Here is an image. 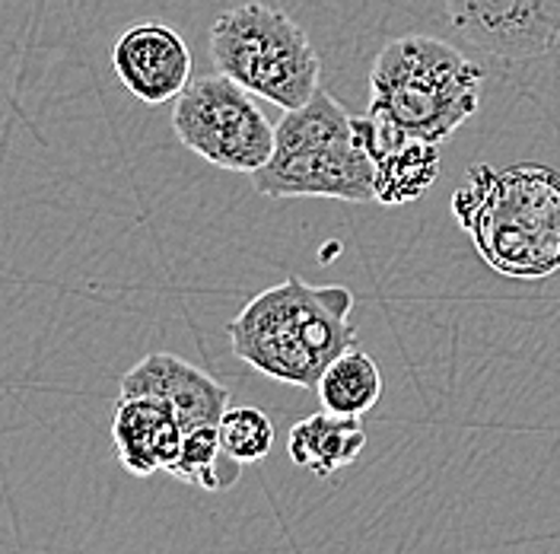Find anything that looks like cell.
<instances>
[{"label": "cell", "instance_id": "cell-1", "mask_svg": "<svg viewBox=\"0 0 560 554\" xmlns=\"http://www.w3.org/2000/svg\"><path fill=\"white\" fill-rule=\"evenodd\" d=\"M453 217L490 272L545 280L560 272V170L548 163L471 166L453 192Z\"/></svg>", "mask_w": 560, "mask_h": 554}, {"label": "cell", "instance_id": "cell-2", "mask_svg": "<svg viewBox=\"0 0 560 554\" xmlns=\"http://www.w3.org/2000/svg\"><path fill=\"white\" fill-rule=\"evenodd\" d=\"M348 287H313L290 275L261 290L226 325L233 354L271 380L315 389L325 367L357 345Z\"/></svg>", "mask_w": 560, "mask_h": 554}, {"label": "cell", "instance_id": "cell-3", "mask_svg": "<svg viewBox=\"0 0 560 554\" xmlns=\"http://www.w3.org/2000/svg\"><path fill=\"white\" fill-rule=\"evenodd\" d=\"M485 70L433 35H401L376 55L370 108L415 138L446 143L481 105Z\"/></svg>", "mask_w": 560, "mask_h": 554}, {"label": "cell", "instance_id": "cell-4", "mask_svg": "<svg viewBox=\"0 0 560 554\" xmlns=\"http://www.w3.org/2000/svg\"><path fill=\"white\" fill-rule=\"evenodd\" d=\"M376 170L353 135V115L328 90L275 125V153L252 173V188L265 198H335L370 205Z\"/></svg>", "mask_w": 560, "mask_h": 554}, {"label": "cell", "instance_id": "cell-5", "mask_svg": "<svg viewBox=\"0 0 560 554\" xmlns=\"http://www.w3.org/2000/svg\"><path fill=\"white\" fill-rule=\"evenodd\" d=\"M210 61L252 96L300 108L322 86V61L306 30L271 3H240L210 26Z\"/></svg>", "mask_w": 560, "mask_h": 554}, {"label": "cell", "instance_id": "cell-6", "mask_svg": "<svg viewBox=\"0 0 560 554\" xmlns=\"http://www.w3.org/2000/svg\"><path fill=\"white\" fill-rule=\"evenodd\" d=\"M175 138L226 173H258L275 153V125L255 96L223 73L195 77L175 96Z\"/></svg>", "mask_w": 560, "mask_h": 554}, {"label": "cell", "instance_id": "cell-7", "mask_svg": "<svg viewBox=\"0 0 560 554\" xmlns=\"http://www.w3.org/2000/svg\"><path fill=\"white\" fill-rule=\"evenodd\" d=\"M453 33L497 61H535L560 45V0H443Z\"/></svg>", "mask_w": 560, "mask_h": 554}, {"label": "cell", "instance_id": "cell-8", "mask_svg": "<svg viewBox=\"0 0 560 554\" xmlns=\"http://www.w3.org/2000/svg\"><path fill=\"white\" fill-rule=\"evenodd\" d=\"M353 135L370 153L376 170V182H373L376 205L398 208L418 201L440 178V143L415 138L373 112L353 115Z\"/></svg>", "mask_w": 560, "mask_h": 554}, {"label": "cell", "instance_id": "cell-9", "mask_svg": "<svg viewBox=\"0 0 560 554\" xmlns=\"http://www.w3.org/2000/svg\"><path fill=\"white\" fill-rule=\"evenodd\" d=\"M112 68L121 86L147 105L175 100L191 80V48L166 23H138L115 38Z\"/></svg>", "mask_w": 560, "mask_h": 554}, {"label": "cell", "instance_id": "cell-10", "mask_svg": "<svg viewBox=\"0 0 560 554\" xmlns=\"http://www.w3.org/2000/svg\"><path fill=\"white\" fill-rule=\"evenodd\" d=\"M121 395H147L163 402L182 430L217 424L230 408V392L208 370L182 360L178 354H147L121 377Z\"/></svg>", "mask_w": 560, "mask_h": 554}, {"label": "cell", "instance_id": "cell-11", "mask_svg": "<svg viewBox=\"0 0 560 554\" xmlns=\"http://www.w3.org/2000/svg\"><path fill=\"white\" fill-rule=\"evenodd\" d=\"M182 424L156 399L121 395L112 415V443L121 469L135 478H150L153 472H166L182 447Z\"/></svg>", "mask_w": 560, "mask_h": 554}, {"label": "cell", "instance_id": "cell-12", "mask_svg": "<svg viewBox=\"0 0 560 554\" xmlns=\"http://www.w3.org/2000/svg\"><path fill=\"white\" fill-rule=\"evenodd\" d=\"M363 447L366 434L360 427V417H341L331 412L296 420L287 437L290 459L318 478H331L335 472L348 469L350 462H357Z\"/></svg>", "mask_w": 560, "mask_h": 554}, {"label": "cell", "instance_id": "cell-13", "mask_svg": "<svg viewBox=\"0 0 560 554\" xmlns=\"http://www.w3.org/2000/svg\"><path fill=\"white\" fill-rule=\"evenodd\" d=\"M315 395L322 408L331 415L363 417L383 399V373L366 350L353 345L325 367L315 385Z\"/></svg>", "mask_w": 560, "mask_h": 554}, {"label": "cell", "instance_id": "cell-14", "mask_svg": "<svg viewBox=\"0 0 560 554\" xmlns=\"http://www.w3.org/2000/svg\"><path fill=\"white\" fill-rule=\"evenodd\" d=\"M166 472L173 478H178L182 485H191L198 490H208V494H220V490H230L240 482L243 462H236L230 452L220 447L217 424H208V427L185 430L178 455H175V462Z\"/></svg>", "mask_w": 560, "mask_h": 554}, {"label": "cell", "instance_id": "cell-15", "mask_svg": "<svg viewBox=\"0 0 560 554\" xmlns=\"http://www.w3.org/2000/svg\"><path fill=\"white\" fill-rule=\"evenodd\" d=\"M217 434H220V447L243 465L261 462L275 447L271 417L258 412V408H252V405L226 408L223 417L217 420Z\"/></svg>", "mask_w": 560, "mask_h": 554}]
</instances>
